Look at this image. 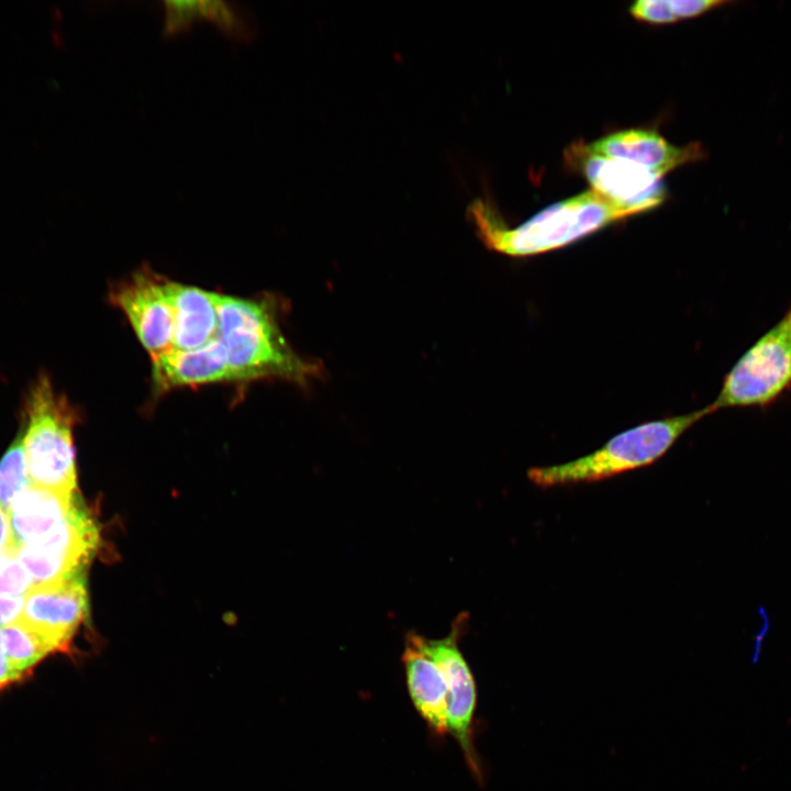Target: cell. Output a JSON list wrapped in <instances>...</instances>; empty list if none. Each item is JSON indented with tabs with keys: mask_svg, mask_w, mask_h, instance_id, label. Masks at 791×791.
<instances>
[{
	"mask_svg": "<svg viewBox=\"0 0 791 791\" xmlns=\"http://www.w3.org/2000/svg\"><path fill=\"white\" fill-rule=\"evenodd\" d=\"M34 587L33 581L11 544L0 553V595L25 597Z\"/></svg>",
	"mask_w": 791,
	"mask_h": 791,
	"instance_id": "19",
	"label": "cell"
},
{
	"mask_svg": "<svg viewBox=\"0 0 791 791\" xmlns=\"http://www.w3.org/2000/svg\"><path fill=\"white\" fill-rule=\"evenodd\" d=\"M11 538L9 514L0 506V553L11 545Z\"/></svg>",
	"mask_w": 791,
	"mask_h": 791,
	"instance_id": "22",
	"label": "cell"
},
{
	"mask_svg": "<svg viewBox=\"0 0 791 791\" xmlns=\"http://www.w3.org/2000/svg\"><path fill=\"white\" fill-rule=\"evenodd\" d=\"M98 530L80 501L65 521L45 537L18 549L34 587L85 575L97 547Z\"/></svg>",
	"mask_w": 791,
	"mask_h": 791,
	"instance_id": "7",
	"label": "cell"
},
{
	"mask_svg": "<svg viewBox=\"0 0 791 791\" xmlns=\"http://www.w3.org/2000/svg\"><path fill=\"white\" fill-rule=\"evenodd\" d=\"M568 167L582 175L591 189L635 214L658 207L666 199L662 177L631 161L594 153L588 143H572L565 153Z\"/></svg>",
	"mask_w": 791,
	"mask_h": 791,
	"instance_id": "8",
	"label": "cell"
},
{
	"mask_svg": "<svg viewBox=\"0 0 791 791\" xmlns=\"http://www.w3.org/2000/svg\"><path fill=\"white\" fill-rule=\"evenodd\" d=\"M466 621L465 614L458 615L445 637L428 639L422 636V644L442 670L447 683L448 734L458 743L468 769L481 783L484 773L474 743L477 687L470 667L459 649V639L465 632Z\"/></svg>",
	"mask_w": 791,
	"mask_h": 791,
	"instance_id": "6",
	"label": "cell"
},
{
	"mask_svg": "<svg viewBox=\"0 0 791 791\" xmlns=\"http://www.w3.org/2000/svg\"><path fill=\"white\" fill-rule=\"evenodd\" d=\"M22 436L30 482L63 493H76L73 426L76 412L42 374L30 390Z\"/></svg>",
	"mask_w": 791,
	"mask_h": 791,
	"instance_id": "4",
	"label": "cell"
},
{
	"mask_svg": "<svg viewBox=\"0 0 791 791\" xmlns=\"http://www.w3.org/2000/svg\"><path fill=\"white\" fill-rule=\"evenodd\" d=\"M1 631L8 658L20 678L54 651L44 637L20 620L1 627Z\"/></svg>",
	"mask_w": 791,
	"mask_h": 791,
	"instance_id": "16",
	"label": "cell"
},
{
	"mask_svg": "<svg viewBox=\"0 0 791 791\" xmlns=\"http://www.w3.org/2000/svg\"><path fill=\"white\" fill-rule=\"evenodd\" d=\"M88 611L85 575L35 586L25 595L20 621L38 633L53 650L67 648Z\"/></svg>",
	"mask_w": 791,
	"mask_h": 791,
	"instance_id": "10",
	"label": "cell"
},
{
	"mask_svg": "<svg viewBox=\"0 0 791 791\" xmlns=\"http://www.w3.org/2000/svg\"><path fill=\"white\" fill-rule=\"evenodd\" d=\"M716 411L709 406L678 416L647 422L612 437L602 447L575 460L531 468L538 487L594 482L648 466L659 459L700 419Z\"/></svg>",
	"mask_w": 791,
	"mask_h": 791,
	"instance_id": "3",
	"label": "cell"
},
{
	"mask_svg": "<svg viewBox=\"0 0 791 791\" xmlns=\"http://www.w3.org/2000/svg\"><path fill=\"white\" fill-rule=\"evenodd\" d=\"M169 280L142 268L114 286L111 301L130 322L151 358L174 348V312Z\"/></svg>",
	"mask_w": 791,
	"mask_h": 791,
	"instance_id": "9",
	"label": "cell"
},
{
	"mask_svg": "<svg viewBox=\"0 0 791 791\" xmlns=\"http://www.w3.org/2000/svg\"><path fill=\"white\" fill-rule=\"evenodd\" d=\"M25 597L0 595V626L16 622L22 613Z\"/></svg>",
	"mask_w": 791,
	"mask_h": 791,
	"instance_id": "20",
	"label": "cell"
},
{
	"mask_svg": "<svg viewBox=\"0 0 791 791\" xmlns=\"http://www.w3.org/2000/svg\"><path fill=\"white\" fill-rule=\"evenodd\" d=\"M467 219L482 243L493 252L524 257L565 247L614 222L635 215L590 189L548 205L510 227L491 201L475 199L467 207Z\"/></svg>",
	"mask_w": 791,
	"mask_h": 791,
	"instance_id": "2",
	"label": "cell"
},
{
	"mask_svg": "<svg viewBox=\"0 0 791 791\" xmlns=\"http://www.w3.org/2000/svg\"><path fill=\"white\" fill-rule=\"evenodd\" d=\"M791 386V305L733 366L712 403L726 406L765 405Z\"/></svg>",
	"mask_w": 791,
	"mask_h": 791,
	"instance_id": "5",
	"label": "cell"
},
{
	"mask_svg": "<svg viewBox=\"0 0 791 791\" xmlns=\"http://www.w3.org/2000/svg\"><path fill=\"white\" fill-rule=\"evenodd\" d=\"M218 338L233 381L279 379L305 387L323 366L299 355L286 339L272 299H244L215 292Z\"/></svg>",
	"mask_w": 791,
	"mask_h": 791,
	"instance_id": "1",
	"label": "cell"
},
{
	"mask_svg": "<svg viewBox=\"0 0 791 791\" xmlns=\"http://www.w3.org/2000/svg\"><path fill=\"white\" fill-rule=\"evenodd\" d=\"M589 147L597 154L640 165L661 177L705 156L699 143L678 147L657 132L643 129L611 133L590 143Z\"/></svg>",
	"mask_w": 791,
	"mask_h": 791,
	"instance_id": "11",
	"label": "cell"
},
{
	"mask_svg": "<svg viewBox=\"0 0 791 791\" xmlns=\"http://www.w3.org/2000/svg\"><path fill=\"white\" fill-rule=\"evenodd\" d=\"M174 349L198 348L218 336L215 292L169 280Z\"/></svg>",
	"mask_w": 791,
	"mask_h": 791,
	"instance_id": "15",
	"label": "cell"
},
{
	"mask_svg": "<svg viewBox=\"0 0 791 791\" xmlns=\"http://www.w3.org/2000/svg\"><path fill=\"white\" fill-rule=\"evenodd\" d=\"M402 662L406 688L414 709L437 736L448 734V688L445 677L425 651L422 636H405Z\"/></svg>",
	"mask_w": 791,
	"mask_h": 791,
	"instance_id": "13",
	"label": "cell"
},
{
	"mask_svg": "<svg viewBox=\"0 0 791 791\" xmlns=\"http://www.w3.org/2000/svg\"><path fill=\"white\" fill-rule=\"evenodd\" d=\"M151 375L156 394L183 387L233 381L226 350L218 336L198 348H172L152 358Z\"/></svg>",
	"mask_w": 791,
	"mask_h": 791,
	"instance_id": "12",
	"label": "cell"
},
{
	"mask_svg": "<svg viewBox=\"0 0 791 791\" xmlns=\"http://www.w3.org/2000/svg\"><path fill=\"white\" fill-rule=\"evenodd\" d=\"M190 19L196 22L199 19H208L216 24L222 31L235 37H247L248 25L241 13L225 1H190Z\"/></svg>",
	"mask_w": 791,
	"mask_h": 791,
	"instance_id": "18",
	"label": "cell"
},
{
	"mask_svg": "<svg viewBox=\"0 0 791 791\" xmlns=\"http://www.w3.org/2000/svg\"><path fill=\"white\" fill-rule=\"evenodd\" d=\"M19 678L8 658L0 627V690Z\"/></svg>",
	"mask_w": 791,
	"mask_h": 791,
	"instance_id": "21",
	"label": "cell"
},
{
	"mask_svg": "<svg viewBox=\"0 0 791 791\" xmlns=\"http://www.w3.org/2000/svg\"><path fill=\"white\" fill-rule=\"evenodd\" d=\"M30 484L22 435H19L0 461V506L8 513L15 499Z\"/></svg>",
	"mask_w": 791,
	"mask_h": 791,
	"instance_id": "17",
	"label": "cell"
},
{
	"mask_svg": "<svg viewBox=\"0 0 791 791\" xmlns=\"http://www.w3.org/2000/svg\"><path fill=\"white\" fill-rule=\"evenodd\" d=\"M78 501L76 493L27 486L8 512L11 544L19 549L45 537L65 521Z\"/></svg>",
	"mask_w": 791,
	"mask_h": 791,
	"instance_id": "14",
	"label": "cell"
}]
</instances>
